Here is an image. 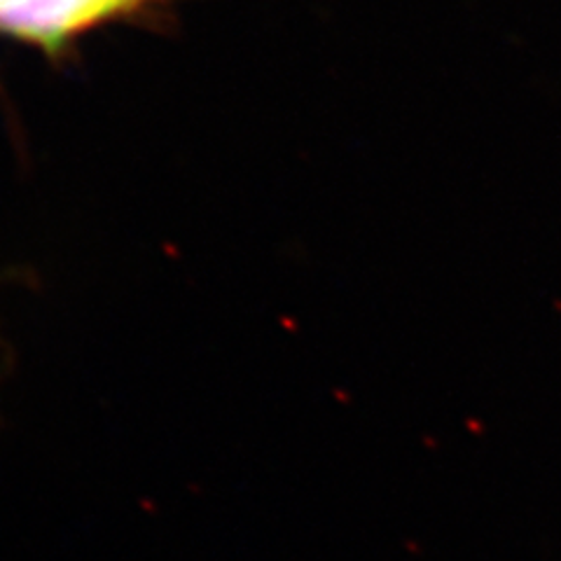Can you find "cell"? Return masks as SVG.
I'll list each match as a JSON object with an SVG mask.
<instances>
[{
  "instance_id": "6da1fadb",
  "label": "cell",
  "mask_w": 561,
  "mask_h": 561,
  "mask_svg": "<svg viewBox=\"0 0 561 561\" xmlns=\"http://www.w3.org/2000/svg\"><path fill=\"white\" fill-rule=\"evenodd\" d=\"M140 3L146 0H0V31L57 49L73 35Z\"/></svg>"
}]
</instances>
